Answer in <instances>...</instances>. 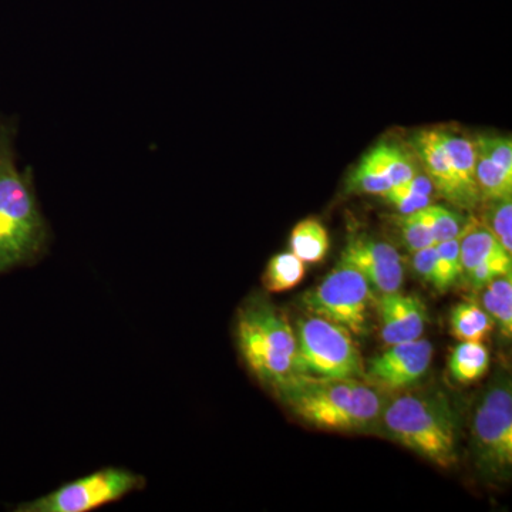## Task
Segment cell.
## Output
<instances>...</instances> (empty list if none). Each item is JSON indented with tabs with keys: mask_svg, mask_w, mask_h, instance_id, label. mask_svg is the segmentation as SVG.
Returning a JSON list of instances; mask_svg holds the SVG:
<instances>
[{
	"mask_svg": "<svg viewBox=\"0 0 512 512\" xmlns=\"http://www.w3.org/2000/svg\"><path fill=\"white\" fill-rule=\"evenodd\" d=\"M16 137L18 119L0 116V276L39 264L53 241L32 167L19 168Z\"/></svg>",
	"mask_w": 512,
	"mask_h": 512,
	"instance_id": "1",
	"label": "cell"
},
{
	"mask_svg": "<svg viewBox=\"0 0 512 512\" xmlns=\"http://www.w3.org/2000/svg\"><path fill=\"white\" fill-rule=\"evenodd\" d=\"M272 393L309 426L343 433L375 429L386 404L383 392L365 382L305 373L286 380Z\"/></svg>",
	"mask_w": 512,
	"mask_h": 512,
	"instance_id": "2",
	"label": "cell"
},
{
	"mask_svg": "<svg viewBox=\"0 0 512 512\" xmlns=\"http://www.w3.org/2000/svg\"><path fill=\"white\" fill-rule=\"evenodd\" d=\"M234 339L245 369L271 392L286 380L301 375L295 330L285 313L264 296H249L239 306Z\"/></svg>",
	"mask_w": 512,
	"mask_h": 512,
	"instance_id": "3",
	"label": "cell"
},
{
	"mask_svg": "<svg viewBox=\"0 0 512 512\" xmlns=\"http://www.w3.org/2000/svg\"><path fill=\"white\" fill-rule=\"evenodd\" d=\"M377 427L437 467L450 468L457 461L456 423L443 397L419 393L386 400Z\"/></svg>",
	"mask_w": 512,
	"mask_h": 512,
	"instance_id": "4",
	"label": "cell"
},
{
	"mask_svg": "<svg viewBox=\"0 0 512 512\" xmlns=\"http://www.w3.org/2000/svg\"><path fill=\"white\" fill-rule=\"evenodd\" d=\"M477 467L491 480H505L512 467V389L504 373L494 377L474 409L471 423Z\"/></svg>",
	"mask_w": 512,
	"mask_h": 512,
	"instance_id": "5",
	"label": "cell"
},
{
	"mask_svg": "<svg viewBox=\"0 0 512 512\" xmlns=\"http://www.w3.org/2000/svg\"><path fill=\"white\" fill-rule=\"evenodd\" d=\"M299 372L329 379H363L365 362L352 333L343 326L312 315L295 329Z\"/></svg>",
	"mask_w": 512,
	"mask_h": 512,
	"instance_id": "6",
	"label": "cell"
},
{
	"mask_svg": "<svg viewBox=\"0 0 512 512\" xmlns=\"http://www.w3.org/2000/svg\"><path fill=\"white\" fill-rule=\"evenodd\" d=\"M147 478L123 467H104L16 505V512H92L143 491Z\"/></svg>",
	"mask_w": 512,
	"mask_h": 512,
	"instance_id": "7",
	"label": "cell"
},
{
	"mask_svg": "<svg viewBox=\"0 0 512 512\" xmlns=\"http://www.w3.org/2000/svg\"><path fill=\"white\" fill-rule=\"evenodd\" d=\"M302 303L312 315L343 326L352 335L363 336L376 298L365 276L340 258L323 281L302 296Z\"/></svg>",
	"mask_w": 512,
	"mask_h": 512,
	"instance_id": "8",
	"label": "cell"
},
{
	"mask_svg": "<svg viewBox=\"0 0 512 512\" xmlns=\"http://www.w3.org/2000/svg\"><path fill=\"white\" fill-rule=\"evenodd\" d=\"M433 345L426 339L390 346L365 363L363 382L383 393L402 392L423 379L433 360Z\"/></svg>",
	"mask_w": 512,
	"mask_h": 512,
	"instance_id": "9",
	"label": "cell"
},
{
	"mask_svg": "<svg viewBox=\"0 0 512 512\" xmlns=\"http://www.w3.org/2000/svg\"><path fill=\"white\" fill-rule=\"evenodd\" d=\"M340 258L355 266L373 292H399L404 281L402 256L387 242L367 235L349 238Z\"/></svg>",
	"mask_w": 512,
	"mask_h": 512,
	"instance_id": "10",
	"label": "cell"
},
{
	"mask_svg": "<svg viewBox=\"0 0 512 512\" xmlns=\"http://www.w3.org/2000/svg\"><path fill=\"white\" fill-rule=\"evenodd\" d=\"M412 146L433 187L451 204L464 210H474L480 204V198L471 194L458 178L436 128L417 131L412 138Z\"/></svg>",
	"mask_w": 512,
	"mask_h": 512,
	"instance_id": "11",
	"label": "cell"
},
{
	"mask_svg": "<svg viewBox=\"0 0 512 512\" xmlns=\"http://www.w3.org/2000/svg\"><path fill=\"white\" fill-rule=\"evenodd\" d=\"M379 313L380 336L387 346L413 342L423 336L427 323V309L417 295L383 293L376 299Z\"/></svg>",
	"mask_w": 512,
	"mask_h": 512,
	"instance_id": "12",
	"label": "cell"
},
{
	"mask_svg": "<svg viewBox=\"0 0 512 512\" xmlns=\"http://www.w3.org/2000/svg\"><path fill=\"white\" fill-rule=\"evenodd\" d=\"M458 242H460L461 268H463L461 275L483 262L511 256L487 225L476 218L466 222L463 231L458 235Z\"/></svg>",
	"mask_w": 512,
	"mask_h": 512,
	"instance_id": "13",
	"label": "cell"
},
{
	"mask_svg": "<svg viewBox=\"0 0 512 512\" xmlns=\"http://www.w3.org/2000/svg\"><path fill=\"white\" fill-rule=\"evenodd\" d=\"M490 367V353L481 340L461 342L451 353L448 370L450 375L460 384L477 382L487 373Z\"/></svg>",
	"mask_w": 512,
	"mask_h": 512,
	"instance_id": "14",
	"label": "cell"
},
{
	"mask_svg": "<svg viewBox=\"0 0 512 512\" xmlns=\"http://www.w3.org/2000/svg\"><path fill=\"white\" fill-rule=\"evenodd\" d=\"M293 254L305 264H319L328 255L329 234L322 222L308 218L295 225L289 239Z\"/></svg>",
	"mask_w": 512,
	"mask_h": 512,
	"instance_id": "15",
	"label": "cell"
},
{
	"mask_svg": "<svg viewBox=\"0 0 512 512\" xmlns=\"http://www.w3.org/2000/svg\"><path fill=\"white\" fill-rule=\"evenodd\" d=\"M436 131L461 183L481 200L476 183V148L473 141L444 128H436Z\"/></svg>",
	"mask_w": 512,
	"mask_h": 512,
	"instance_id": "16",
	"label": "cell"
},
{
	"mask_svg": "<svg viewBox=\"0 0 512 512\" xmlns=\"http://www.w3.org/2000/svg\"><path fill=\"white\" fill-rule=\"evenodd\" d=\"M483 309L493 319L504 338L512 335V279L510 275L498 276L481 289Z\"/></svg>",
	"mask_w": 512,
	"mask_h": 512,
	"instance_id": "17",
	"label": "cell"
},
{
	"mask_svg": "<svg viewBox=\"0 0 512 512\" xmlns=\"http://www.w3.org/2000/svg\"><path fill=\"white\" fill-rule=\"evenodd\" d=\"M306 265L293 252H281L269 259L262 275V285L266 291L281 293L295 288L303 281Z\"/></svg>",
	"mask_w": 512,
	"mask_h": 512,
	"instance_id": "18",
	"label": "cell"
},
{
	"mask_svg": "<svg viewBox=\"0 0 512 512\" xmlns=\"http://www.w3.org/2000/svg\"><path fill=\"white\" fill-rule=\"evenodd\" d=\"M493 328V319L476 302L458 303L451 311V335L461 342L483 340Z\"/></svg>",
	"mask_w": 512,
	"mask_h": 512,
	"instance_id": "19",
	"label": "cell"
},
{
	"mask_svg": "<svg viewBox=\"0 0 512 512\" xmlns=\"http://www.w3.org/2000/svg\"><path fill=\"white\" fill-rule=\"evenodd\" d=\"M366 156L389 178L393 187L406 183L417 174L413 157L396 144L379 143Z\"/></svg>",
	"mask_w": 512,
	"mask_h": 512,
	"instance_id": "20",
	"label": "cell"
},
{
	"mask_svg": "<svg viewBox=\"0 0 512 512\" xmlns=\"http://www.w3.org/2000/svg\"><path fill=\"white\" fill-rule=\"evenodd\" d=\"M476 183L481 201L503 200L512 194V174L476 151Z\"/></svg>",
	"mask_w": 512,
	"mask_h": 512,
	"instance_id": "21",
	"label": "cell"
},
{
	"mask_svg": "<svg viewBox=\"0 0 512 512\" xmlns=\"http://www.w3.org/2000/svg\"><path fill=\"white\" fill-rule=\"evenodd\" d=\"M437 266L433 286L437 292H447L460 279L461 259L458 237L436 244Z\"/></svg>",
	"mask_w": 512,
	"mask_h": 512,
	"instance_id": "22",
	"label": "cell"
},
{
	"mask_svg": "<svg viewBox=\"0 0 512 512\" xmlns=\"http://www.w3.org/2000/svg\"><path fill=\"white\" fill-rule=\"evenodd\" d=\"M389 178L369 157L365 156L350 174L346 190L355 194L382 195L392 188Z\"/></svg>",
	"mask_w": 512,
	"mask_h": 512,
	"instance_id": "23",
	"label": "cell"
},
{
	"mask_svg": "<svg viewBox=\"0 0 512 512\" xmlns=\"http://www.w3.org/2000/svg\"><path fill=\"white\" fill-rule=\"evenodd\" d=\"M420 214L424 221L429 224L436 244L457 238L467 222L458 212L448 210L443 205L430 204L429 207L420 210Z\"/></svg>",
	"mask_w": 512,
	"mask_h": 512,
	"instance_id": "24",
	"label": "cell"
},
{
	"mask_svg": "<svg viewBox=\"0 0 512 512\" xmlns=\"http://www.w3.org/2000/svg\"><path fill=\"white\" fill-rule=\"evenodd\" d=\"M488 208L485 214L484 224L500 241L508 254L512 252V201L510 198L503 200L487 201Z\"/></svg>",
	"mask_w": 512,
	"mask_h": 512,
	"instance_id": "25",
	"label": "cell"
},
{
	"mask_svg": "<svg viewBox=\"0 0 512 512\" xmlns=\"http://www.w3.org/2000/svg\"><path fill=\"white\" fill-rule=\"evenodd\" d=\"M397 224H399L404 245H406L410 252L419 251V249L436 244L429 224L421 217L420 211L402 215L397 220Z\"/></svg>",
	"mask_w": 512,
	"mask_h": 512,
	"instance_id": "26",
	"label": "cell"
},
{
	"mask_svg": "<svg viewBox=\"0 0 512 512\" xmlns=\"http://www.w3.org/2000/svg\"><path fill=\"white\" fill-rule=\"evenodd\" d=\"M473 143L477 153L490 158L498 167L512 174V143L510 137L480 134Z\"/></svg>",
	"mask_w": 512,
	"mask_h": 512,
	"instance_id": "27",
	"label": "cell"
},
{
	"mask_svg": "<svg viewBox=\"0 0 512 512\" xmlns=\"http://www.w3.org/2000/svg\"><path fill=\"white\" fill-rule=\"evenodd\" d=\"M512 268L511 256H505V258L493 259V261L483 262V264L477 265L476 268L470 269V271L464 272V278H466L467 284L476 291H481L491 281H494L498 276L510 275Z\"/></svg>",
	"mask_w": 512,
	"mask_h": 512,
	"instance_id": "28",
	"label": "cell"
},
{
	"mask_svg": "<svg viewBox=\"0 0 512 512\" xmlns=\"http://www.w3.org/2000/svg\"><path fill=\"white\" fill-rule=\"evenodd\" d=\"M382 197L402 215L423 210L431 204V197L413 194V192L403 190L402 187H397V185L384 192Z\"/></svg>",
	"mask_w": 512,
	"mask_h": 512,
	"instance_id": "29",
	"label": "cell"
},
{
	"mask_svg": "<svg viewBox=\"0 0 512 512\" xmlns=\"http://www.w3.org/2000/svg\"><path fill=\"white\" fill-rule=\"evenodd\" d=\"M437 248L436 244L412 252V268L424 284L433 285L436 276Z\"/></svg>",
	"mask_w": 512,
	"mask_h": 512,
	"instance_id": "30",
	"label": "cell"
}]
</instances>
